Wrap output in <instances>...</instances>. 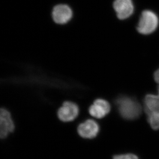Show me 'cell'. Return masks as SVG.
<instances>
[{"label":"cell","mask_w":159,"mask_h":159,"mask_svg":"<svg viewBox=\"0 0 159 159\" xmlns=\"http://www.w3.org/2000/svg\"><path fill=\"white\" fill-rule=\"evenodd\" d=\"M113 159H139L137 155L132 153H127L123 155H116L113 157Z\"/></svg>","instance_id":"cell-10"},{"label":"cell","mask_w":159,"mask_h":159,"mask_svg":"<svg viewBox=\"0 0 159 159\" xmlns=\"http://www.w3.org/2000/svg\"><path fill=\"white\" fill-rule=\"evenodd\" d=\"M116 103L119 113L124 119L134 120L141 114V106L134 98L120 96L116 99Z\"/></svg>","instance_id":"cell-1"},{"label":"cell","mask_w":159,"mask_h":159,"mask_svg":"<svg viewBox=\"0 0 159 159\" xmlns=\"http://www.w3.org/2000/svg\"><path fill=\"white\" fill-rule=\"evenodd\" d=\"M79 114L78 106L72 102H65L58 110V117L60 120L64 122H72Z\"/></svg>","instance_id":"cell-4"},{"label":"cell","mask_w":159,"mask_h":159,"mask_svg":"<svg viewBox=\"0 0 159 159\" xmlns=\"http://www.w3.org/2000/svg\"><path fill=\"white\" fill-rule=\"evenodd\" d=\"M15 125L11 113L7 110L1 108L0 111V137L2 139L6 138L13 132Z\"/></svg>","instance_id":"cell-5"},{"label":"cell","mask_w":159,"mask_h":159,"mask_svg":"<svg viewBox=\"0 0 159 159\" xmlns=\"http://www.w3.org/2000/svg\"><path fill=\"white\" fill-rule=\"evenodd\" d=\"M144 102L148 122L153 127L159 128V94H147Z\"/></svg>","instance_id":"cell-2"},{"label":"cell","mask_w":159,"mask_h":159,"mask_svg":"<svg viewBox=\"0 0 159 159\" xmlns=\"http://www.w3.org/2000/svg\"><path fill=\"white\" fill-rule=\"evenodd\" d=\"M113 8L117 17L120 20L129 18L134 11V4L131 0H116L113 3Z\"/></svg>","instance_id":"cell-8"},{"label":"cell","mask_w":159,"mask_h":159,"mask_svg":"<svg viewBox=\"0 0 159 159\" xmlns=\"http://www.w3.org/2000/svg\"><path fill=\"white\" fill-rule=\"evenodd\" d=\"M52 16L56 23L65 24L72 18V11L66 5H58L53 9Z\"/></svg>","instance_id":"cell-9"},{"label":"cell","mask_w":159,"mask_h":159,"mask_svg":"<svg viewBox=\"0 0 159 159\" xmlns=\"http://www.w3.org/2000/svg\"><path fill=\"white\" fill-rule=\"evenodd\" d=\"M154 79L156 82L159 84V69L154 73Z\"/></svg>","instance_id":"cell-11"},{"label":"cell","mask_w":159,"mask_h":159,"mask_svg":"<svg viewBox=\"0 0 159 159\" xmlns=\"http://www.w3.org/2000/svg\"><path fill=\"white\" fill-rule=\"evenodd\" d=\"M99 131V126L94 120L89 119L80 124L77 128L79 135L83 138H94L98 135Z\"/></svg>","instance_id":"cell-6"},{"label":"cell","mask_w":159,"mask_h":159,"mask_svg":"<svg viewBox=\"0 0 159 159\" xmlns=\"http://www.w3.org/2000/svg\"><path fill=\"white\" fill-rule=\"evenodd\" d=\"M159 24V19L156 14L150 11L142 12L137 26V30L143 35H149L156 30Z\"/></svg>","instance_id":"cell-3"},{"label":"cell","mask_w":159,"mask_h":159,"mask_svg":"<svg viewBox=\"0 0 159 159\" xmlns=\"http://www.w3.org/2000/svg\"><path fill=\"white\" fill-rule=\"evenodd\" d=\"M110 110L111 106L109 102L102 98L96 99L89 109L90 115L96 119H102Z\"/></svg>","instance_id":"cell-7"}]
</instances>
